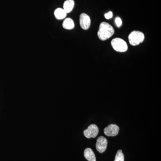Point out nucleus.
<instances>
[{
  "label": "nucleus",
  "mask_w": 161,
  "mask_h": 161,
  "mask_svg": "<svg viewBox=\"0 0 161 161\" xmlns=\"http://www.w3.org/2000/svg\"><path fill=\"white\" fill-rule=\"evenodd\" d=\"M115 30L109 23L103 22L100 24L98 32V36L100 40L104 41L109 39L114 35Z\"/></svg>",
  "instance_id": "nucleus-1"
},
{
  "label": "nucleus",
  "mask_w": 161,
  "mask_h": 161,
  "mask_svg": "<svg viewBox=\"0 0 161 161\" xmlns=\"http://www.w3.org/2000/svg\"><path fill=\"white\" fill-rule=\"evenodd\" d=\"M145 39V36L142 32L134 31L129 36V41L132 46H136L142 43Z\"/></svg>",
  "instance_id": "nucleus-2"
},
{
  "label": "nucleus",
  "mask_w": 161,
  "mask_h": 161,
  "mask_svg": "<svg viewBox=\"0 0 161 161\" xmlns=\"http://www.w3.org/2000/svg\"><path fill=\"white\" fill-rule=\"evenodd\" d=\"M111 45L115 51L120 53L125 52L128 49L126 42L123 39L119 38L113 39L111 41Z\"/></svg>",
  "instance_id": "nucleus-3"
},
{
  "label": "nucleus",
  "mask_w": 161,
  "mask_h": 161,
  "mask_svg": "<svg viewBox=\"0 0 161 161\" xmlns=\"http://www.w3.org/2000/svg\"><path fill=\"white\" fill-rule=\"evenodd\" d=\"M99 130L96 125L92 124L84 131L83 134L87 138H95L98 135Z\"/></svg>",
  "instance_id": "nucleus-4"
},
{
  "label": "nucleus",
  "mask_w": 161,
  "mask_h": 161,
  "mask_svg": "<svg viewBox=\"0 0 161 161\" xmlns=\"http://www.w3.org/2000/svg\"><path fill=\"white\" fill-rule=\"evenodd\" d=\"M108 143V141L105 137L103 136H99L97 140L96 150L100 153H103L106 150Z\"/></svg>",
  "instance_id": "nucleus-5"
},
{
  "label": "nucleus",
  "mask_w": 161,
  "mask_h": 161,
  "mask_svg": "<svg viewBox=\"0 0 161 161\" xmlns=\"http://www.w3.org/2000/svg\"><path fill=\"white\" fill-rule=\"evenodd\" d=\"M80 25L82 29L86 30L91 26V20L89 16L85 13H82L80 16Z\"/></svg>",
  "instance_id": "nucleus-6"
},
{
  "label": "nucleus",
  "mask_w": 161,
  "mask_h": 161,
  "mask_svg": "<svg viewBox=\"0 0 161 161\" xmlns=\"http://www.w3.org/2000/svg\"><path fill=\"white\" fill-rule=\"evenodd\" d=\"M119 130V127L117 125L111 124L105 128L104 133L107 136H115L118 135Z\"/></svg>",
  "instance_id": "nucleus-7"
},
{
  "label": "nucleus",
  "mask_w": 161,
  "mask_h": 161,
  "mask_svg": "<svg viewBox=\"0 0 161 161\" xmlns=\"http://www.w3.org/2000/svg\"><path fill=\"white\" fill-rule=\"evenodd\" d=\"M84 155L85 158L89 161H96L95 153L91 148H86L84 150Z\"/></svg>",
  "instance_id": "nucleus-8"
},
{
  "label": "nucleus",
  "mask_w": 161,
  "mask_h": 161,
  "mask_svg": "<svg viewBox=\"0 0 161 161\" xmlns=\"http://www.w3.org/2000/svg\"><path fill=\"white\" fill-rule=\"evenodd\" d=\"M75 3L74 0H66L63 5V9L67 13L70 12L74 9Z\"/></svg>",
  "instance_id": "nucleus-9"
},
{
  "label": "nucleus",
  "mask_w": 161,
  "mask_h": 161,
  "mask_svg": "<svg viewBox=\"0 0 161 161\" xmlns=\"http://www.w3.org/2000/svg\"><path fill=\"white\" fill-rule=\"evenodd\" d=\"M62 26L64 29L72 30L75 27V24L72 19L69 18H66L64 21Z\"/></svg>",
  "instance_id": "nucleus-10"
},
{
  "label": "nucleus",
  "mask_w": 161,
  "mask_h": 161,
  "mask_svg": "<svg viewBox=\"0 0 161 161\" xmlns=\"http://www.w3.org/2000/svg\"><path fill=\"white\" fill-rule=\"evenodd\" d=\"M67 13L62 8H58L54 11V15L58 20H61L64 19L67 16Z\"/></svg>",
  "instance_id": "nucleus-11"
},
{
  "label": "nucleus",
  "mask_w": 161,
  "mask_h": 161,
  "mask_svg": "<svg viewBox=\"0 0 161 161\" xmlns=\"http://www.w3.org/2000/svg\"><path fill=\"white\" fill-rule=\"evenodd\" d=\"M114 161H124V155L122 150H119L117 151Z\"/></svg>",
  "instance_id": "nucleus-12"
},
{
  "label": "nucleus",
  "mask_w": 161,
  "mask_h": 161,
  "mask_svg": "<svg viewBox=\"0 0 161 161\" xmlns=\"http://www.w3.org/2000/svg\"><path fill=\"white\" fill-rule=\"evenodd\" d=\"M115 23H116V25H117V26H118V27H120V26H121L122 22L121 19L120 18H116V19H115Z\"/></svg>",
  "instance_id": "nucleus-13"
},
{
  "label": "nucleus",
  "mask_w": 161,
  "mask_h": 161,
  "mask_svg": "<svg viewBox=\"0 0 161 161\" xmlns=\"http://www.w3.org/2000/svg\"><path fill=\"white\" fill-rule=\"evenodd\" d=\"M104 16L106 19H111L112 17V16H113V13H112V12H109L108 13L105 14Z\"/></svg>",
  "instance_id": "nucleus-14"
}]
</instances>
